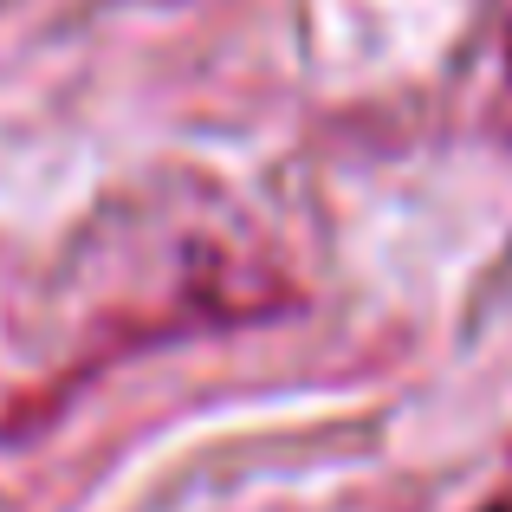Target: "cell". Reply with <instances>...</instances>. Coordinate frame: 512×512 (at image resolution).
Instances as JSON below:
<instances>
[{
    "instance_id": "1",
    "label": "cell",
    "mask_w": 512,
    "mask_h": 512,
    "mask_svg": "<svg viewBox=\"0 0 512 512\" xmlns=\"http://www.w3.org/2000/svg\"><path fill=\"white\" fill-rule=\"evenodd\" d=\"M493 512H512V506H493Z\"/></svg>"
}]
</instances>
